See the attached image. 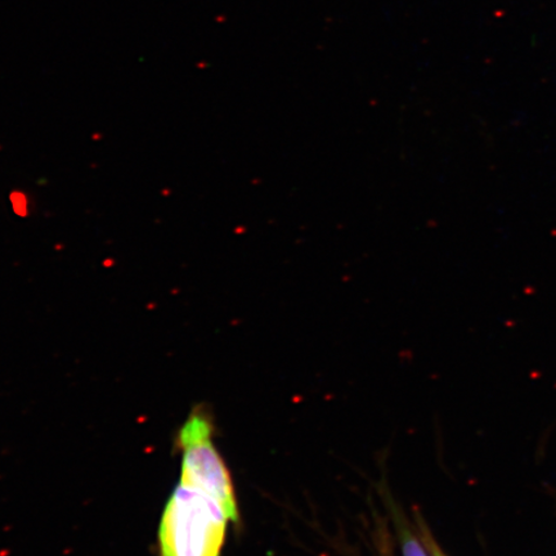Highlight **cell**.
<instances>
[{"label": "cell", "mask_w": 556, "mask_h": 556, "mask_svg": "<svg viewBox=\"0 0 556 556\" xmlns=\"http://www.w3.org/2000/svg\"><path fill=\"white\" fill-rule=\"evenodd\" d=\"M228 520L213 498L179 484L160 525V556H220Z\"/></svg>", "instance_id": "obj_1"}, {"label": "cell", "mask_w": 556, "mask_h": 556, "mask_svg": "<svg viewBox=\"0 0 556 556\" xmlns=\"http://www.w3.org/2000/svg\"><path fill=\"white\" fill-rule=\"evenodd\" d=\"M213 424L204 412H194L180 429L182 448L180 484L192 486L214 500L229 520L239 519L231 476L213 443Z\"/></svg>", "instance_id": "obj_2"}, {"label": "cell", "mask_w": 556, "mask_h": 556, "mask_svg": "<svg viewBox=\"0 0 556 556\" xmlns=\"http://www.w3.org/2000/svg\"><path fill=\"white\" fill-rule=\"evenodd\" d=\"M403 539V555L405 556H428L420 542L417 541L412 534H402Z\"/></svg>", "instance_id": "obj_3"}]
</instances>
